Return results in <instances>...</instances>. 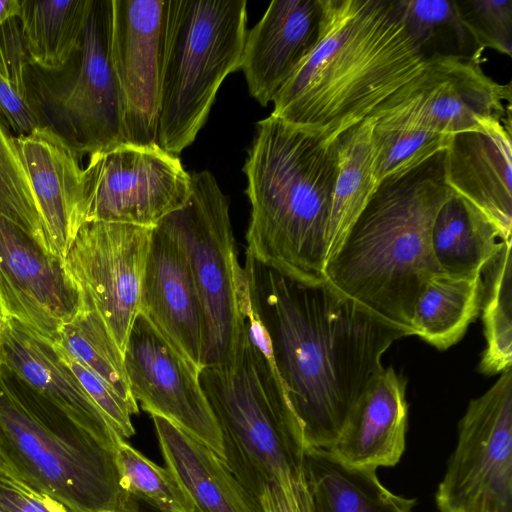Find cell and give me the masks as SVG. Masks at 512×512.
<instances>
[{"label": "cell", "mask_w": 512, "mask_h": 512, "mask_svg": "<svg viewBox=\"0 0 512 512\" xmlns=\"http://www.w3.org/2000/svg\"><path fill=\"white\" fill-rule=\"evenodd\" d=\"M0 367L114 452L122 439L51 340L15 319L0 316Z\"/></svg>", "instance_id": "cell-17"}, {"label": "cell", "mask_w": 512, "mask_h": 512, "mask_svg": "<svg viewBox=\"0 0 512 512\" xmlns=\"http://www.w3.org/2000/svg\"><path fill=\"white\" fill-rule=\"evenodd\" d=\"M15 142L48 242L64 260L86 222L80 159L47 128L15 137Z\"/></svg>", "instance_id": "cell-20"}, {"label": "cell", "mask_w": 512, "mask_h": 512, "mask_svg": "<svg viewBox=\"0 0 512 512\" xmlns=\"http://www.w3.org/2000/svg\"><path fill=\"white\" fill-rule=\"evenodd\" d=\"M166 466L179 478L197 512H263L226 463L168 419L150 414Z\"/></svg>", "instance_id": "cell-23"}, {"label": "cell", "mask_w": 512, "mask_h": 512, "mask_svg": "<svg viewBox=\"0 0 512 512\" xmlns=\"http://www.w3.org/2000/svg\"><path fill=\"white\" fill-rule=\"evenodd\" d=\"M152 228L87 221L79 229L65 268L93 304L124 352L140 313V297Z\"/></svg>", "instance_id": "cell-14"}, {"label": "cell", "mask_w": 512, "mask_h": 512, "mask_svg": "<svg viewBox=\"0 0 512 512\" xmlns=\"http://www.w3.org/2000/svg\"><path fill=\"white\" fill-rule=\"evenodd\" d=\"M436 502L442 512H512V367L470 401Z\"/></svg>", "instance_id": "cell-11"}, {"label": "cell", "mask_w": 512, "mask_h": 512, "mask_svg": "<svg viewBox=\"0 0 512 512\" xmlns=\"http://www.w3.org/2000/svg\"><path fill=\"white\" fill-rule=\"evenodd\" d=\"M63 360L106 417L114 432L123 440L135 433L132 416L139 412L138 404L130 403L89 369L67 354L53 342Z\"/></svg>", "instance_id": "cell-36"}, {"label": "cell", "mask_w": 512, "mask_h": 512, "mask_svg": "<svg viewBox=\"0 0 512 512\" xmlns=\"http://www.w3.org/2000/svg\"><path fill=\"white\" fill-rule=\"evenodd\" d=\"M121 489L160 512H197L196 505L174 472L159 466L126 440L114 449Z\"/></svg>", "instance_id": "cell-32"}, {"label": "cell", "mask_w": 512, "mask_h": 512, "mask_svg": "<svg viewBox=\"0 0 512 512\" xmlns=\"http://www.w3.org/2000/svg\"><path fill=\"white\" fill-rule=\"evenodd\" d=\"M512 240L482 271V320L486 347L479 369L486 375L512 367Z\"/></svg>", "instance_id": "cell-30"}, {"label": "cell", "mask_w": 512, "mask_h": 512, "mask_svg": "<svg viewBox=\"0 0 512 512\" xmlns=\"http://www.w3.org/2000/svg\"><path fill=\"white\" fill-rule=\"evenodd\" d=\"M54 342L125 400L138 404L130 390L123 352L85 295L78 312L59 329Z\"/></svg>", "instance_id": "cell-29"}, {"label": "cell", "mask_w": 512, "mask_h": 512, "mask_svg": "<svg viewBox=\"0 0 512 512\" xmlns=\"http://www.w3.org/2000/svg\"><path fill=\"white\" fill-rule=\"evenodd\" d=\"M0 469L71 512L113 508L114 452L20 383L0 378Z\"/></svg>", "instance_id": "cell-6"}, {"label": "cell", "mask_w": 512, "mask_h": 512, "mask_svg": "<svg viewBox=\"0 0 512 512\" xmlns=\"http://www.w3.org/2000/svg\"><path fill=\"white\" fill-rule=\"evenodd\" d=\"M318 0H274L247 31L241 65L250 95L262 106L276 93L317 41Z\"/></svg>", "instance_id": "cell-21"}, {"label": "cell", "mask_w": 512, "mask_h": 512, "mask_svg": "<svg viewBox=\"0 0 512 512\" xmlns=\"http://www.w3.org/2000/svg\"><path fill=\"white\" fill-rule=\"evenodd\" d=\"M0 120L14 134L25 136L40 128L29 101L0 74Z\"/></svg>", "instance_id": "cell-38"}, {"label": "cell", "mask_w": 512, "mask_h": 512, "mask_svg": "<svg viewBox=\"0 0 512 512\" xmlns=\"http://www.w3.org/2000/svg\"><path fill=\"white\" fill-rule=\"evenodd\" d=\"M98 512H140V509L138 500L123 491L115 507Z\"/></svg>", "instance_id": "cell-40"}, {"label": "cell", "mask_w": 512, "mask_h": 512, "mask_svg": "<svg viewBox=\"0 0 512 512\" xmlns=\"http://www.w3.org/2000/svg\"><path fill=\"white\" fill-rule=\"evenodd\" d=\"M245 0H168L157 144L177 155L205 124L223 80L240 69Z\"/></svg>", "instance_id": "cell-7"}, {"label": "cell", "mask_w": 512, "mask_h": 512, "mask_svg": "<svg viewBox=\"0 0 512 512\" xmlns=\"http://www.w3.org/2000/svg\"><path fill=\"white\" fill-rule=\"evenodd\" d=\"M168 0H112L110 57L125 140L157 144Z\"/></svg>", "instance_id": "cell-16"}, {"label": "cell", "mask_w": 512, "mask_h": 512, "mask_svg": "<svg viewBox=\"0 0 512 512\" xmlns=\"http://www.w3.org/2000/svg\"><path fill=\"white\" fill-rule=\"evenodd\" d=\"M112 0H90L77 49L59 69L26 67L28 100L40 125L80 159L126 142L110 45Z\"/></svg>", "instance_id": "cell-9"}, {"label": "cell", "mask_w": 512, "mask_h": 512, "mask_svg": "<svg viewBox=\"0 0 512 512\" xmlns=\"http://www.w3.org/2000/svg\"><path fill=\"white\" fill-rule=\"evenodd\" d=\"M199 381L218 423L225 463L259 500L270 483L307 485L299 425L271 359L246 326L231 367H204Z\"/></svg>", "instance_id": "cell-5"}, {"label": "cell", "mask_w": 512, "mask_h": 512, "mask_svg": "<svg viewBox=\"0 0 512 512\" xmlns=\"http://www.w3.org/2000/svg\"><path fill=\"white\" fill-rule=\"evenodd\" d=\"M304 467L313 512H412L415 499L386 489L376 469L347 464L324 448H306Z\"/></svg>", "instance_id": "cell-24"}, {"label": "cell", "mask_w": 512, "mask_h": 512, "mask_svg": "<svg viewBox=\"0 0 512 512\" xmlns=\"http://www.w3.org/2000/svg\"><path fill=\"white\" fill-rule=\"evenodd\" d=\"M319 32L271 115L334 143L417 75L427 56L398 0H318Z\"/></svg>", "instance_id": "cell-2"}, {"label": "cell", "mask_w": 512, "mask_h": 512, "mask_svg": "<svg viewBox=\"0 0 512 512\" xmlns=\"http://www.w3.org/2000/svg\"><path fill=\"white\" fill-rule=\"evenodd\" d=\"M450 139V135L429 129L374 120L371 144L377 182L417 169L444 152Z\"/></svg>", "instance_id": "cell-31"}, {"label": "cell", "mask_w": 512, "mask_h": 512, "mask_svg": "<svg viewBox=\"0 0 512 512\" xmlns=\"http://www.w3.org/2000/svg\"><path fill=\"white\" fill-rule=\"evenodd\" d=\"M482 53L429 56L424 68L369 117L450 136L481 130L490 121L511 124V83L500 84L484 72Z\"/></svg>", "instance_id": "cell-10"}, {"label": "cell", "mask_w": 512, "mask_h": 512, "mask_svg": "<svg viewBox=\"0 0 512 512\" xmlns=\"http://www.w3.org/2000/svg\"><path fill=\"white\" fill-rule=\"evenodd\" d=\"M482 295V273L433 276L425 284L415 306L414 335L438 349L451 347L478 316Z\"/></svg>", "instance_id": "cell-27"}, {"label": "cell", "mask_w": 512, "mask_h": 512, "mask_svg": "<svg viewBox=\"0 0 512 512\" xmlns=\"http://www.w3.org/2000/svg\"><path fill=\"white\" fill-rule=\"evenodd\" d=\"M251 212L246 254L286 275L323 280L336 141L270 115L244 165Z\"/></svg>", "instance_id": "cell-4"}, {"label": "cell", "mask_w": 512, "mask_h": 512, "mask_svg": "<svg viewBox=\"0 0 512 512\" xmlns=\"http://www.w3.org/2000/svg\"><path fill=\"white\" fill-rule=\"evenodd\" d=\"M410 36L421 46L432 40L442 28L453 31L457 42L464 44L468 34L463 26L456 1L398 0Z\"/></svg>", "instance_id": "cell-35"}, {"label": "cell", "mask_w": 512, "mask_h": 512, "mask_svg": "<svg viewBox=\"0 0 512 512\" xmlns=\"http://www.w3.org/2000/svg\"><path fill=\"white\" fill-rule=\"evenodd\" d=\"M82 294L39 222L0 214V315L55 341Z\"/></svg>", "instance_id": "cell-13"}, {"label": "cell", "mask_w": 512, "mask_h": 512, "mask_svg": "<svg viewBox=\"0 0 512 512\" xmlns=\"http://www.w3.org/2000/svg\"><path fill=\"white\" fill-rule=\"evenodd\" d=\"M1 316V315H0Z\"/></svg>", "instance_id": "cell-42"}, {"label": "cell", "mask_w": 512, "mask_h": 512, "mask_svg": "<svg viewBox=\"0 0 512 512\" xmlns=\"http://www.w3.org/2000/svg\"><path fill=\"white\" fill-rule=\"evenodd\" d=\"M463 26L478 50L493 49L512 55V1L469 0L457 2Z\"/></svg>", "instance_id": "cell-34"}, {"label": "cell", "mask_w": 512, "mask_h": 512, "mask_svg": "<svg viewBox=\"0 0 512 512\" xmlns=\"http://www.w3.org/2000/svg\"><path fill=\"white\" fill-rule=\"evenodd\" d=\"M246 326L280 379L306 448L329 449L405 335L340 296L246 254Z\"/></svg>", "instance_id": "cell-1"}, {"label": "cell", "mask_w": 512, "mask_h": 512, "mask_svg": "<svg viewBox=\"0 0 512 512\" xmlns=\"http://www.w3.org/2000/svg\"><path fill=\"white\" fill-rule=\"evenodd\" d=\"M373 127L374 119L368 117L336 140L337 173L330 205L326 262L336 253L379 186L373 167Z\"/></svg>", "instance_id": "cell-26"}, {"label": "cell", "mask_w": 512, "mask_h": 512, "mask_svg": "<svg viewBox=\"0 0 512 512\" xmlns=\"http://www.w3.org/2000/svg\"><path fill=\"white\" fill-rule=\"evenodd\" d=\"M453 195L444 180V152L379 184L326 262L323 280L382 323L414 335L417 300L442 273L432 251L434 219Z\"/></svg>", "instance_id": "cell-3"}, {"label": "cell", "mask_w": 512, "mask_h": 512, "mask_svg": "<svg viewBox=\"0 0 512 512\" xmlns=\"http://www.w3.org/2000/svg\"><path fill=\"white\" fill-rule=\"evenodd\" d=\"M0 214L13 219L41 222L15 137L1 120Z\"/></svg>", "instance_id": "cell-33"}, {"label": "cell", "mask_w": 512, "mask_h": 512, "mask_svg": "<svg viewBox=\"0 0 512 512\" xmlns=\"http://www.w3.org/2000/svg\"><path fill=\"white\" fill-rule=\"evenodd\" d=\"M90 0H20L18 19L29 61L61 68L77 49Z\"/></svg>", "instance_id": "cell-28"}, {"label": "cell", "mask_w": 512, "mask_h": 512, "mask_svg": "<svg viewBox=\"0 0 512 512\" xmlns=\"http://www.w3.org/2000/svg\"><path fill=\"white\" fill-rule=\"evenodd\" d=\"M20 0H0V27L9 19L18 16Z\"/></svg>", "instance_id": "cell-41"}, {"label": "cell", "mask_w": 512, "mask_h": 512, "mask_svg": "<svg viewBox=\"0 0 512 512\" xmlns=\"http://www.w3.org/2000/svg\"><path fill=\"white\" fill-rule=\"evenodd\" d=\"M405 391V378L392 367L384 368L328 450L353 466L377 469L396 465L405 448Z\"/></svg>", "instance_id": "cell-22"}, {"label": "cell", "mask_w": 512, "mask_h": 512, "mask_svg": "<svg viewBox=\"0 0 512 512\" xmlns=\"http://www.w3.org/2000/svg\"><path fill=\"white\" fill-rule=\"evenodd\" d=\"M143 314L199 371L203 368V315L186 257L158 223L152 228L140 297Z\"/></svg>", "instance_id": "cell-18"}, {"label": "cell", "mask_w": 512, "mask_h": 512, "mask_svg": "<svg viewBox=\"0 0 512 512\" xmlns=\"http://www.w3.org/2000/svg\"><path fill=\"white\" fill-rule=\"evenodd\" d=\"M511 124L451 136L444 151V180L455 196L512 239Z\"/></svg>", "instance_id": "cell-19"}, {"label": "cell", "mask_w": 512, "mask_h": 512, "mask_svg": "<svg viewBox=\"0 0 512 512\" xmlns=\"http://www.w3.org/2000/svg\"><path fill=\"white\" fill-rule=\"evenodd\" d=\"M132 396L212 449L224 462L222 435L199 381V370L141 313L123 352Z\"/></svg>", "instance_id": "cell-15"}, {"label": "cell", "mask_w": 512, "mask_h": 512, "mask_svg": "<svg viewBox=\"0 0 512 512\" xmlns=\"http://www.w3.org/2000/svg\"><path fill=\"white\" fill-rule=\"evenodd\" d=\"M511 240L454 194L438 211L431 234L436 263L443 274L452 276L482 273Z\"/></svg>", "instance_id": "cell-25"}, {"label": "cell", "mask_w": 512, "mask_h": 512, "mask_svg": "<svg viewBox=\"0 0 512 512\" xmlns=\"http://www.w3.org/2000/svg\"><path fill=\"white\" fill-rule=\"evenodd\" d=\"M186 203L159 223L181 247L204 324L203 368L231 367L246 338L247 291L227 196L211 172H192Z\"/></svg>", "instance_id": "cell-8"}, {"label": "cell", "mask_w": 512, "mask_h": 512, "mask_svg": "<svg viewBox=\"0 0 512 512\" xmlns=\"http://www.w3.org/2000/svg\"><path fill=\"white\" fill-rule=\"evenodd\" d=\"M0 512H71L67 507L25 485L0 469Z\"/></svg>", "instance_id": "cell-37"}, {"label": "cell", "mask_w": 512, "mask_h": 512, "mask_svg": "<svg viewBox=\"0 0 512 512\" xmlns=\"http://www.w3.org/2000/svg\"><path fill=\"white\" fill-rule=\"evenodd\" d=\"M83 192L86 222L153 228L186 203L191 175L177 155L158 144L124 142L89 156Z\"/></svg>", "instance_id": "cell-12"}, {"label": "cell", "mask_w": 512, "mask_h": 512, "mask_svg": "<svg viewBox=\"0 0 512 512\" xmlns=\"http://www.w3.org/2000/svg\"><path fill=\"white\" fill-rule=\"evenodd\" d=\"M259 502L263 512H313L308 487L289 489L273 482L265 486Z\"/></svg>", "instance_id": "cell-39"}]
</instances>
